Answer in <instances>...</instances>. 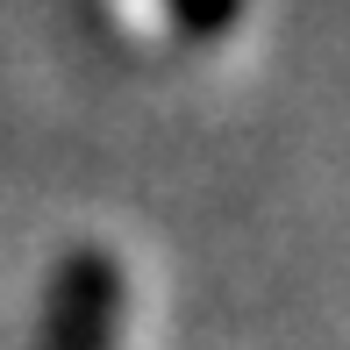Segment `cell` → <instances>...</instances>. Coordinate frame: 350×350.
<instances>
[{"label":"cell","instance_id":"2","mask_svg":"<svg viewBox=\"0 0 350 350\" xmlns=\"http://www.w3.org/2000/svg\"><path fill=\"white\" fill-rule=\"evenodd\" d=\"M172 29H179L186 43H215L236 29V14H243V0H165Z\"/></svg>","mask_w":350,"mask_h":350},{"label":"cell","instance_id":"1","mask_svg":"<svg viewBox=\"0 0 350 350\" xmlns=\"http://www.w3.org/2000/svg\"><path fill=\"white\" fill-rule=\"evenodd\" d=\"M115 343H122V265L86 243L51 272L36 350H115Z\"/></svg>","mask_w":350,"mask_h":350}]
</instances>
